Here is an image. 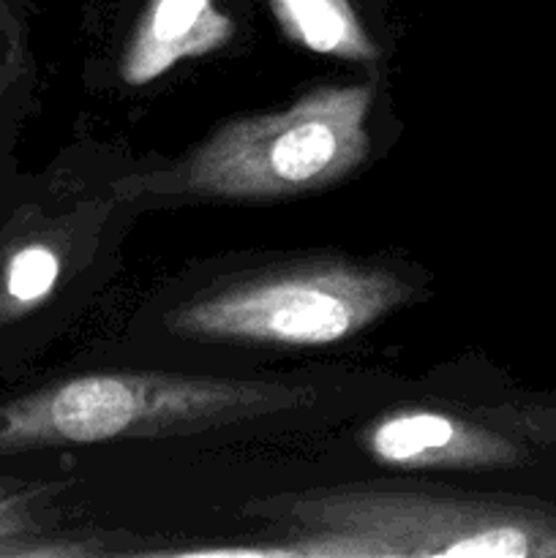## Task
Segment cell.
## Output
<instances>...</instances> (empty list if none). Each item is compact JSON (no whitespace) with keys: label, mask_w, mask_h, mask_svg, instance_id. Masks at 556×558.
I'll list each match as a JSON object with an SVG mask.
<instances>
[{"label":"cell","mask_w":556,"mask_h":558,"mask_svg":"<svg viewBox=\"0 0 556 558\" xmlns=\"http://www.w3.org/2000/svg\"><path fill=\"white\" fill-rule=\"evenodd\" d=\"M360 445L376 463L407 472H478L523 461V450L485 425L439 409L401 407L360 430Z\"/></svg>","instance_id":"5b68a950"},{"label":"cell","mask_w":556,"mask_h":558,"mask_svg":"<svg viewBox=\"0 0 556 558\" xmlns=\"http://www.w3.org/2000/svg\"><path fill=\"white\" fill-rule=\"evenodd\" d=\"M234 22L218 0H147L120 60L129 87L156 82L185 60L227 47Z\"/></svg>","instance_id":"8992f818"},{"label":"cell","mask_w":556,"mask_h":558,"mask_svg":"<svg viewBox=\"0 0 556 558\" xmlns=\"http://www.w3.org/2000/svg\"><path fill=\"white\" fill-rule=\"evenodd\" d=\"M316 398L303 381L98 371L0 407V452L202 434L311 409Z\"/></svg>","instance_id":"3957f363"},{"label":"cell","mask_w":556,"mask_h":558,"mask_svg":"<svg viewBox=\"0 0 556 558\" xmlns=\"http://www.w3.org/2000/svg\"><path fill=\"white\" fill-rule=\"evenodd\" d=\"M243 518L278 534L267 556L556 558V510L436 485L352 483L276 494Z\"/></svg>","instance_id":"6da1fadb"},{"label":"cell","mask_w":556,"mask_h":558,"mask_svg":"<svg viewBox=\"0 0 556 558\" xmlns=\"http://www.w3.org/2000/svg\"><path fill=\"white\" fill-rule=\"evenodd\" d=\"M412 300V283L385 267L314 259L194 294L174 305L164 325L174 336L210 343L330 347Z\"/></svg>","instance_id":"277c9868"},{"label":"cell","mask_w":556,"mask_h":558,"mask_svg":"<svg viewBox=\"0 0 556 558\" xmlns=\"http://www.w3.org/2000/svg\"><path fill=\"white\" fill-rule=\"evenodd\" d=\"M60 278V259L49 245L33 243L16 251L5 267V294L16 305H36L52 294Z\"/></svg>","instance_id":"ba28073f"},{"label":"cell","mask_w":556,"mask_h":558,"mask_svg":"<svg viewBox=\"0 0 556 558\" xmlns=\"http://www.w3.org/2000/svg\"><path fill=\"white\" fill-rule=\"evenodd\" d=\"M287 38L322 58L374 63L379 47L349 0H270Z\"/></svg>","instance_id":"52a82bcc"},{"label":"cell","mask_w":556,"mask_h":558,"mask_svg":"<svg viewBox=\"0 0 556 558\" xmlns=\"http://www.w3.org/2000/svg\"><path fill=\"white\" fill-rule=\"evenodd\" d=\"M31 529L33 523L22 507H16L14 501H0V543H3V539L22 537V534L31 532Z\"/></svg>","instance_id":"9c48e42d"},{"label":"cell","mask_w":556,"mask_h":558,"mask_svg":"<svg viewBox=\"0 0 556 558\" xmlns=\"http://www.w3.org/2000/svg\"><path fill=\"white\" fill-rule=\"evenodd\" d=\"M374 85H319L276 112L240 114L156 172L131 174L129 199L270 202L325 191L371 153Z\"/></svg>","instance_id":"7a4b0ae2"}]
</instances>
